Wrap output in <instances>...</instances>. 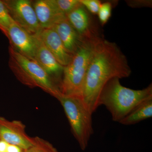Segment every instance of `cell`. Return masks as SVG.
I'll list each match as a JSON object with an SVG mask.
<instances>
[{
    "mask_svg": "<svg viewBox=\"0 0 152 152\" xmlns=\"http://www.w3.org/2000/svg\"><path fill=\"white\" fill-rule=\"evenodd\" d=\"M131 73L126 57L118 45L100 37L96 38L81 96L89 111L93 114L99 107V96L108 82L128 77Z\"/></svg>",
    "mask_w": 152,
    "mask_h": 152,
    "instance_id": "obj_1",
    "label": "cell"
},
{
    "mask_svg": "<svg viewBox=\"0 0 152 152\" xmlns=\"http://www.w3.org/2000/svg\"><path fill=\"white\" fill-rule=\"evenodd\" d=\"M118 78L110 80L102 90L99 107L104 105L111 115L113 121L119 123L142 102L152 98V84L142 90L124 86Z\"/></svg>",
    "mask_w": 152,
    "mask_h": 152,
    "instance_id": "obj_2",
    "label": "cell"
},
{
    "mask_svg": "<svg viewBox=\"0 0 152 152\" xmlns=\"http://www.w3.org/2000/svg\"><path fill=\"white\" fill-rule=\"evenodd\" d=\"M9 52V67L19 81L31 88H40L57 99L61 95L58 85L37 63L10 46Z\"/></svg>",
    "mask_w": 152,
    "mask_h": 152,
    "instance_id": "obj_3",
    "label": "cell"
},
{
    "mask_svg": "<svg viewBox=\"0 0 152 152\" xmlns=\"http://www.w3.org/2000/svg\"><path fill=\"white\" fill-rule=\"evenodd\" d=\"M95 39L85 40L73 56L70 62L64 67L59 86L60 92L63 96L81 98L87 71L92 56Z\"/></svg>",
    "mask_w": 152,
    "mask_h": 152,
    "instance_id": "obj_4",
    "label": "cell"
},
{
    "mask_svg": "<svg viewBox=\"0 0 152 152\" xmlns=\"http://www.w3.org/2000/svg\"><path fill=\"white\" fill-rule=\"evenodd\" d=\"M62 106L71 130L80 148L85 151L94 134L91 113L81 98L61 95L57 98Z\"/></svg>",
    "mask_w": 152,
    "mask_h": 152,
    "instance_id": "obj_5",
    "label": "cell"
},
{
    "mask_svg": "<svg viewBox=\"0 0 152 152\" xmlns=\"http://www.w3.org/2000/svg\"><path fill=\"white\" fill-rule=\"evenodd\" d=\"M14 22L31 34L42 30L32 2L29 0H2Z\"/></svg>",
    "mask_w": 152,
    "mask_h": 152,
    "instance_id": "obj_6",
    "label": "cell"
},
{
    "mask_svg": "<svg viewBox=\"0 0 152 152\" xmlns=\"http://www.w3.org/2000/svg\"><path fill=\"white\" fill-rule=\"evenodd\" d=\"M0 140L26 150L33 145L34 138L28 135L26 126L20 121L0 116Z\"/></svg>",
    "mask_w": 152,
    "mask_h": 152,
    "instance_id": "obj_7",
    "label": "cell"
},
{
    "mask_svg": "<svg viewBox=\"0 0 152 152\" xmlns=\"http://www.w3.org/2000/svg\"><path fill=\"white\" fill-rule=\"evenodd\" d=\"M35 43L34 61L59 86L64 67L57 61L44 44L39 34H33Z\"/></svg>",
    "mask_w": 152,
    "mask_h": 152,
    "instance_id": "obj_8",
    "label": "cell"
},
{
    "mask_svg": "<svg viewBox=\"0 0 152 152\" xmlns=\"http://www.w3.org/2000/svg\"><path fill=\"white\" fill-rule=\"evenodd\" d=\"M66 17L83 39L91 40L100 37L90 13L81 4L67 14Z\"/></svg>",
    "mask_w": 152,
    "mask_h": 152,
    "instance_id": "obj_9",
    "label": "cell"
},
{
    "mask_svg": "<svg viewBox=\"0 0 152 152\" xmlns=\"http://www.w3.org/2000/svg\"><path fill=\"white\" fill-rule=\"evenodd\" d=\"M5 35L8 38L11 47L21 54L34 61L35 47L33 34L13 21Z\"/></svg>",
    "mask_w": 152,
    "mask_h": 152,
    "instance_id": "obj_10",
    "label": "cell"
},
{
    "mask_svg": "<svg viewBox=\"0 0 152 152\" xmlns=\"http://www.w3.org/2000/svg\"><path fill=\"white\" fill-rule=\"evenodd\" d=\"M39 23L42 29L52 28L66 19L53 0H37L32 4Z\"/></svg>",
    "mask_w": 152,
    "mask_h": 152,
    "instance_id": "obj_11",
    "label": "cell"
},
{
    "mask_svg": "<svg viewBox=\"0 0 152 152\" xmlns=\"http://www.w3.org/2000/svg\"><path fill=\"white\" fill-rule=\"evenodd\" d=\"M39 35L45 46L59 64L64 67L70 62L73 56L66 50L61 39L54 30L42 29Z\"/></svg>",
    "mask_w": 152,
    "mask_h": 152,
    "instance_id": "obj_12",
    "label": "cell"
},
{
    "mask_svg": "<svg viewBox=\"0 0 152 152\" xmlns=\"http://www.w3.org/2000/svg\"><path fill=\"white\" fill-rule=\"evenodd\" d=\"M52 28L56 31L62 42L66 50L72 56L75 53L86 40L76 31L68 21L67 18Z\"/></svg>",
    "mask_w": 152,
    "mask_h": 152,
    "instance_id": "obj_13",
    "label": "cell"
},
{
    "mask_svg": "<svg viewBox=\"0 0 152 152\" xmlns=\"http://www.w3.org/2000/svg\"><path fill=\"white\" fill-rule=\"evenodd\" d=\"M152 117V98L142 102L124 118L119 123L126 126L135 124Z\"/></svg>",
    "mask_w": 152,
    "mask_h": 152,
    "instance_id": "obj_14",
    "label": "cell"
},
{
    "mask_svg": "<svg viewBox=\"0 0 152 152\" xmlns=\"http://www.w3.org/2000/svg\"><path fill=\"white\" fill-rule=\"evenodd\" d=\"M33 145L23 152H59L51 143L39 137H34Z\"/></svg>",
    "mask_w": 152,
    "mask_h": 152,
    "instance_id": "obj_15",
    "label": "cell"
},
{
    "mask_svg": "<svg viewBox=\"0 0 152 152\" xmlns=\"http://www.w3.org/2000/svg\"><path fill=\"white\" fill-rule=\"evenodd\" d=\"M13 21L2 0H0V30L5 34Z\"/></svg>",
    "mask_w": 152,
    "mask_h": 152,
    "instance_id": "obj_16",
    "label": "cell"
},
{
    "mask_svg": "<svg viewBox=\"0 0 152 152\" xmlns=\"http://www.w3.org/2000/svg\"><path fill=\"white\" fill-rule=\"evenodd\" d=\"M55 4L65 15L69 13L80 4L79 0H53Z\"/></svg>",
    "mask_w": 152,
    "mask_h": 152,
    "instance_id": "obj_17",
    "label": "cell"
},
{
    "mask_svg": "<svg viewBox=\"0 0 152 152\" xmlns=\"http://www.w3.org/2000/svg\"><path fill=\"white\" fill-rule=\"evenodd\" d=\"M112 5L110 2H105L101 4L97 15L102 26L105 25L111 16Z\"/></svg>",
    "mask_w": 152,
    "mask_h": 152,
    "instance_id": "obj_18",
    "label": "cell"
},
{
    "mask_svg": "<svg viewBox=\"0 0 152 152\" xmlns=\"http://www.w3.org/2000/svg\"><path fill=\"white\" fill-rule=\"evenodd\" d=\"M87 10L94 15H97L102 2L99 0H79Z\"/></svg>",
    "mask_w": 152,
    "mask_h": 152,
    "instance_id": "obj_19",
    "label": "cell"
},
{
    "mask_svg": "<svg viewBox=\"0 0 152 152\" xmlns=\"http://www.w3.org/2000/svg\"><path fill=\"white\" fill-rule=\"evenodd\" d=\"M24 151L16 145L0 140V152H23Z\"/></svg>",
    "mask_w": 152,
    "mask_h": 152,
    "instance_id": "obj_20",
    "label": "cell"
},
{
    "mask_svg": "<svg viewBox=\"0 0 152 152\" xmlns=\"http://www.w3.org/2000/svg\"><path fill=\"white\" fill-rule=\"evenodd\" d=\"M128 5L132 7H149L152 4L151 1H127Z\"/></svg>",
    "mask_w": 152,
    "mask_h": 152,
    "instance_id": "obj_21",
    "label": "cell"
}]
</instances>
